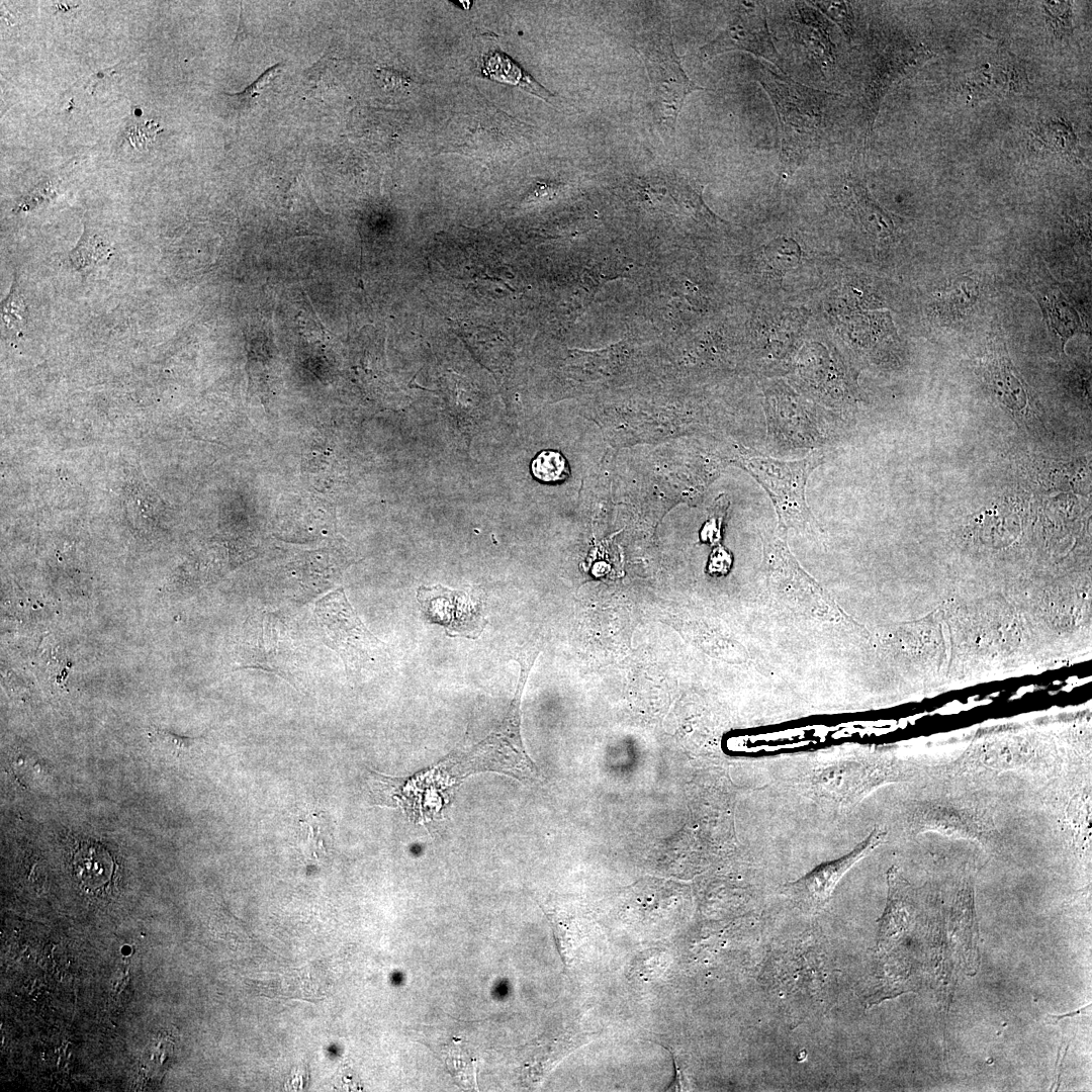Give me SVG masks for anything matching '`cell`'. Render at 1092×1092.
I'll return each mask as SVG.
<instances>
[{"mask_svg":"<svg viewBox=\"0 0 1092 1092\" xmlns=\"http://www.w3.org/2000/svg\"><path fill=\"white\" fill-rule=\"evenodd\" d=\"M315 617L323 640L342 657L347 668H362L384 654L385 645L365 627L343 589L318 601Z\"/></svg>","mask_w":1092,"mask_h":1092,"instance_id":"5b68a950","label":"cell"},{"mask_svg":"<svg viewBox=\"0 0 1092 1092\" xmlns=\"http://www.w3.org/2000/svg\"><path fill=\"white\" fill-rule=\"evenodd\" d=\"M109 253L110 248L101 238L84 232L77 246L70 253L69 258L72 266L76 270L82 271L95 265L102 258L107 257Z\"/></svg>","mask_w":1092,"mask_h":1092,"instance_id":"5bb4252c","label":"cell"},{"mask_svg":"<svg viewBox=\"0 0 1092 1092\" xmlns=\"http://www.w3.org/2000/svg\"><path fill=\"white\" fill-rule=\"evenodd\" d=\"M526 679L521 672L519 686L503 722L469 751L446 759L451 777L459 782L478 771H498L519 780H532L536 768L527 756L520 737V698Z\"/></svg>","mask_w":1092,"mask_h":1092,"instance_id":"277c9868","label":"cell"},{"mask_svg":"<svg viewBox=\"0 0 1092 1092\" xmlns=\"http://www.w3.org/2000/svg\"><path fill=\"white\" fill-rule=\"evenodd\" d=\"M730 565V555L722 548L717 549L711 556L710 568L713 571L726 572Z\"/></svg>","mask_w":1092,"mask_h":1092,"instance_id":"ffe728a7","label":"cell"},{"mask_svg":"<svg viewBox=\"0 0 1092 1092\" xmlns=\"http://www.w3.org/2000/svg\"><path fill=\"white\" fill-rule=\"evenodd\" d=\"M148 736L159 750L174 759L182 761L198 758L207 745L205 735L187 737L157 727H152L148 731Z\"/></svg>","mask_w":1092,"mask_h":1092,"instance_id":"7c38bea8","label":"cell"},{"mask_svg":"<svg viewBox=\"0 0 1092 1092\" xmlns=\"http://www.w3.org/2000/svg\"><path fill=\"white\" fill-rule=\"evenodd\" d=\"M485 72L486 74L489 73L491 78L497 79L499 81L508 82L511 84H522L524 88L546 100H548V98L551 96L549 92H547L543 87L536 83L535 80H533L526 73H523L522 70L510 59L502 55L492 56L489 60H487L485 64Z\"/></svg>","mask_w":1092,"mask_h":1092,"instance_id":"4fadbf2b","label":"cell"},{"mask_svg":"<svg viewBox=\"0 0 1092 1092\" xmlns=\"http://www.w3.org/2000/svg\"><path fill=\"white\" fill-rule=\"evenodd\" d=\"M886 832L873 830L848 853L825 861L800 879L786 885V894L797 907L816 914L828 904L831 895L843 876L861 858L877 848L885 839Z\"/></svg>","mask_w":1092,"mask_h":1092,"instance_id":"30bf717a","label":"cell"},{"mask_svg":"<svg viewBox=\"0 0 1092 1092\" xmlns=\"http://www.w3.org/2000/svg\"><path fill=\"white\" fill-rule=\"evenodd\" d=\"M1089 1007H1090V1005L1082 1007V1008H1080V1009H1078V1010H1076L1074 1012H1069L1067 1014H1060V1015H1051V1014H1049L1046 1016V1020H1049L1050 1023H1056L1061 1019L1071 1017V1016H1075V1015H1078V1014L1087 1015V1011H1088Z\"/></svg>","mask_w":1092,"mask_h":1092,"instance_id":"44dd1931","label":"cell"},{"mask_svg":"<svg viewBox=\"0 0 1092 1092\" xmlns=\"http://www.w3.org/2000/svg\"><path fill=\"white\" fill-rule=\"evenodd\" d=\"M812 4L820 8L825 14L836 21L846 34H850V13L845 3L816 1L812 2Z\"/></svg>","mask_w":1092,"mask_h":1092,"instance_id":"ac0fdd59","label":"cell"},{"mask_svg":"<svg viewBox=\"0 0 1092 1092\" xmlns=\"http://www.w3.org/2000/svg\"><path fill=\"white\" fill-rule=\"evenodd\" d=\"M417 598L427 619L443 626L451 637L476 639L486 625L480 590L421 585Z\"/></svg>","mask_w":1092,"mask_h":1092,"instance_id":"52a82bcc","label":"cell"},{"mask_svg":"<svg viewBox=\"0 0 1092 1092\" xmlns=\"http://www.w3.org/2000/svg\"><path fill=\"white\" fill-rule=\"evenodd\" d=\"M157 127L158 124L155 123L151 125V122H146L145 124H136V126H132L128 132L129 140L135 147H138L139 145H141L142 147L146 146L153 140L154 135L156 134Z\"/></svg>","mask_w":1092,"mask_h":1092,"instance_id":"d6986e66","label":"cell"},{"mask_svg":"<svg viewBox=\"0 0 1092 1092\" xmlns=\"http://www.w3.org/2000/svg\"><path fill=\"white\" fill-rule=\"evenodd\" d=\"M535 478L543 482H557L569 475L566 459L557 451L544 450L531 463Z\"/></svg>","mask_w":1092,"mask_h":1092,"instance_id":"9a60e30c","label":"cell"},{"mask_svg":"<svg viewBox=\"0 0 1092 1092\" xmlns=\"http://www.w3.org/2000/svg\"><path fill=\"white\" fill-rule=\"evenodd\" d=\"M730 51L751 53L770 62L785 74L783 59L771 39L764 3L743 2L734 19L714 39L703 46L699 55L703 61H708Z\"/></svg>","mask_w":1092,"mask_h":1092,"instance_id":"9c48e42d","label":"cell"},{"mask_svg":"<svg viewBox=\"0 0 1092 1092\" xmlns=\"http://www.w3.org/2000/svg\"><path fill=\"white\" fill-rule=\"evenodd\" d=\"M633 48L646 67L655 121L661 131L673 133L676 117L687 96L704 88L686 75L673 48L668 21L661 28L641 33Z\"/></svg>","mask_w":1092,"mask_h":1092,"instance_id":"3957f363","label":"cell"},{"mask_svg":"<svg viewBox=\"0 0 1092 1092\" xmlns=\"http://www.w3.org/2000/svg\"><path fill=\"white\" fill-rule=\"evenodd\" d=\"M23 309L24 303L22 301V297L21 295H19L14 283L13 289H11L9 297L5 301H3V321L7 326L20 328L22 323H24Z\"/></svg>","mask_w":1092,"mask_h":1092,"instance_id":"e0dca14e","label":"cell"},{"mask_svg":"<svg viewBox=\"0 0 1092 1092\" xmlns=\"http://www.w3.org/2000/svg\"><path fill=\"white\" fill-rule=\"evenodd\" d=\"M885 780L877 765L863 760L842 758L817 766L810 786L814 797L823 805L844 809L861 800L869 791Z\"/></svg>","mask_w":1092,"mask_h":1092,"instance_id":"ba28073f","label":"cell"},{"mask_svg":"<svg viewBox=\"0 0 1092 1092\" xmlns=\"http://www.w3.org/2000/svg\"><path fill=\"white\" fill-rule=\"evenodd\" d=\"M281 66L282 65L278 63L268 68L243 91L233 94L224 93V95L232 101V105L236 109L243 110L253 107L256 103V99L261 94V90L275 78Z\"/></svg>","mask_w":1092,"mask_h":1092,"instance_id":"2e32d148","label":"cell"},{"mask_svg":"<svg viewBox=\"0 0 1092 1092\" xmlns=\"http://www.w3.org/2000/svg\"><path fill=\"white\" fill-rule=\"evenodd\" d=\"M756 80L769 96L780 128V162L792 174L820 146L827 101L837 94L807 87L758 64Z\"/></svg>","mask_w":1092,"mask_h":1092,"instance_id":"6da1fadb","label":"cell"},{"mask_svg":"<svg viewBox=\"0 0 1092 1092\" xmlns=\"http://www.w3.org/2000/svg\"><path fill=\"white\" fill-rule=\"evenodd\" d=\"M824 461L815 452L796 461H782L755 456L745 461V467L768 493L783 534L789 529L817 536L822 533L806 502V484L811 472Z\"/></svg>","mask_w":1092,"mask_h":1092,"instance_id":"7a4b0ae2","label":"cell"},{"mask_svg":"<svg viewBox=\"0 0 1092 1092\" xmlns=\"http://www.w3.org/2000/svg\"><path fill=\"white\" fill-rule=\"evenodd\" d=\"M987 378L998 399L1014 413H1022L1027 406L1026 392L1013 372L1008 358H989Z\"/></svg>","mask_w":1092,"mask_h":1092,"instance_id":"8fae6325","label":"cell"},{"mask_svg":"<svg viewBox=\"0 0 1092 1092\" xmlns=\"http://www.w3.org/2000/svg\"><path fill=\"white\" fill-rule=\"evenodd\" d=\"M241 665L273 672L295 686L296 655L286 626L275 615L260 612L247 620Z\"/></svg>","mask_w":1092,"mask_h":1092,"instance_id":"8992f818","label":"cell"}]
</instances>
